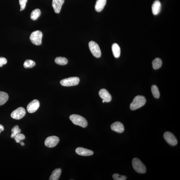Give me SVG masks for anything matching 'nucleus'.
<instances>
[{
	"instance_id": "nucleus-1",
	"label": "nucleus",
	"mask_w": 180,
	"mask_h": 180,
	"mask_svg": "<svg viewBox=\"0 0 180 180\" xmlns=\"http://www.w3.org/2000/svg\"><path fill=\"white\" fill-rule=\"evenodd\" d=\"M146 102V99L144 96H137L130 104V109L134 110L142 107L145 105Z\"/></svg>"
},
{
	"instance_id": "nucleus-2",
	"label": "nucleus",
	"mask_w": 180,
	"mask_h": 180,
	"mask_svg": "<svg viewBox=\"0 0 180 180\" xmlns=\"http://www.w3.org/2000/svg\"><path fill=\"white\" fill-rule=\"evenodd\" d=\"M69 119L73 124L85 128L87 126V121L85 118L77 114H72L69 117Z\"/></svg>"
},
{
	"instance_id": "nucleus-3",
	"label": "nucleus",
	"mask_w": 180,
	"mask_h": 180,
	"mask_svg": "<svg viewBox=\"0 0 180 180\" xmlns=\"http://www.w3.org/2000/svg\"><path fill=\"white\" fill-rule=\"evenodd\" d=\"M132 167L136 172L140 173H144L146 171V168L140 159L134 158L132 161Z\"/></svg>"
},
{
	"instance_id": "nucleus-4",
	"label": "nucleus",
	"mask_w": 180,
	"mask_h": 180,
	"mask_svg": "<svg viewBox=\"0 0 180 180\" xmlns=\"http://www.w3.org/2000/svg\"><path fill=\"white\" fill-rule=\"evenodd\" d=\"M42 34L40 30L35 31L31 34L30 39L33 44L40 46L42 43Z\"/></svg>"
},
{
	"instance_id": "nucleus-5",
	"label": "nucleus",
	"mask_w": 180,
	"mask_h": 180,
	"mask_svg": "<svg viewBox=\"0 0 180 180\" xmlns=\"http://www.w3.org/2000/svg\"><path fill=\"white\" fill-rule=\"evenodd\" d=\"M79 81V77H71L62 80L60 81V83L63 86H74L78 85Z\"/></svg>"
},
{
	"instance_id": "nucleus-6",
	"label": "nucleus",
	"mask_w": 180,
	"mask_h": 180,
	"mask_svg": "<svg viewBox=\"0 0 180 180\" xmlns=\"http://www.w3.org/2000/svg\"><path fill=\"white\" fill-rule=\"evenodd\" d=\"M89 45L90 50L93 56L97 58L101 57V52L99 45L93 41L89 42Z\"/></svg>"
},
{
	"instance_id": "nucleus-7",
	"label": "nucleus",
	"mask_w": 180,
	"mask_h": 180,
	"mask_svg": "<svg viewBox=\"0 0 180 180\" xmlns=\"http://www.w3.org/2000/svg\"><path fill=\"white\" fill-rule=\"evenodd\" d=\"M60 142V139L56 136L48 137L45 141V146L49 148H52L56 146Z\"/></svg>"
},
{
	"instance_id": "nucleus-8",
	"label": "nucleus",
	"mask_w": 180,
	"mask_h": 180,
	"mask_svg": "<svg viewBox=\"0 0 180 180\" xmlns=\"http://www.w3.org/2000/svg\"><path fill=\"white\" fill-rule=\"evenodd\" d=\"M25 109L22 107H19L12 112L11 116L14 119L19 120L21 119L26 115Z\"/></svg>"
},
{
	"instance_id": "nucleus-9",
	"label": "nucleus",
	"mask_w": 180,
	"mask_h": 180,
	"mask_svg": "<svg viewBox=\"0 0 180 180\" xmlns=\"http://www.w3.org/2000/svg\"><path fill=\"white\" fill-rule=\"evenodd\" d=\"M164 138L166 142L171 146H175L177 144V141L176 138L173 134L167 132L164 134Z\"/></svg>"
},
{
	"instance_id": "nucleus-10",
	"label": "nucleus",
	"mask_w": 180,
	"mask_h": 180,
	"mask_svg": "<svg viewBox=\"0 0 180 180\" xmlns=\"http://www.w3.org/2000/svg\"><path fill=\"white\" fill-rule=\"evenodd\" d=\"M40 102L38 100L34 99L28 105L27 109L30 113H34L40 107Z\"/></svg>"
},
{
	"instance_id": "nucleus-11",
	"label": "nucleus",
	"mask_w": 180,
	"mask_h": 180,
	"mask_svg": "<svg viewBox=\"0 0 180 180\" xmlns=\"http://www.w3.org/2000/svg\"><path fill=\"white\" fill-rule=\"evenodd\" d=\"M99 95L103 99V103H108L111 101L112 97L108 92L105 89H101L99 91Z\"/></svg>"
},
{
	"instance_id": "nucleus-12",
	"label": "nucleus",
	"mask_w": 180,
	"mask_h": 180,
	"mask_svg": "<svg viewBox=\"0 0 180 180\" xmlns=\"http://www.w3.org/2000/svg\"><path fill=\"white\" fill-rule=\"evenodd\" d=\"M75 152L78 154L83 156H89L93 155V152L89 149L79 147L75 150Z\"/></svg>"
},
{
	"instance_id": "nucleus-13",
	"label": "nucleus",
	"mask_w": 180,
	"mask_h": 180,
	"mask_svg": "<svg viewBox=\"0 0 180 180\" xmlns=\"http://www.w3.org/2000/svg\"><path fill=\"white\" fill-rule=\"evenodd\" d=\"M64 1V0H53L52 6L55 13H60Z\"/></svg>"
},
{
	"instance_id": "nucleus-14",
	"label": "nucleus",
	"mask_w": 180,
	"mask_h": 180,
	"mask_svg": "<svg viewBox=\"0 0 180 180\" xmlns=\"http://www.w3.org/2000/svg\"><path fill=\"white\" fill-rule=\"evenodd\" d=\"M111 128L112 130L119 133H122L124 130L123 124L120 122H114L111 125Z\"/></svg>"
},
{
	"instance_id": "nucleus-15",
	"label": "nucleus",
	"mask_w": 180,
	"mask_h": 180,
	"mask_svg": "<svg viewBox=\"0 0 180 180\" xmlns=\"http://www.w3.org/2000/svg\"><path fill=\"white\" fill-rule=\"evenodd\" d=\"M161 4L158 0H156L154 2L152 6V11L153 15H158L161 11Z\"/></svg>"
},
{
	"instance_id": "nucleus-16",
	"label": "nucleus",
	"mask_w": 180,
	"mask_h": 180,
	"mask_svg": "<svg viewBox=\"0 0 180 180\" xmlns=\"http://www.w3.org/2000/svg\"><path fill=\"white\" fill-rule=\"evenodd\" d=\"M106 3V0H97L95 5L96 11L100 12L103 9Z\"/></svg>"
},
{
	"instance_id": "nucleus-17",
	"label": "nucleus",
	"mask_w": 180,
	"mask_h": 180,
	"mask_svg": "<svg viewBox=\"0 0 180 180\" xmlns=\"http://www.w3.org/2000/svg\"><path fill=\"white\" fill-rule=\"evenodd\" d=\"M112 50L114 56L115 58H119L120 55V48L119 45L114 43L112 45Z\"/></svg>"
},
{
	"instance_id": "nucleus-18",
	"label": "nucleus",
	"mask_w": 180,
	"mask_h": 180,
	"mask_svg": "<svg viewBox=\"0 0 180 180\" xmlns=\"http://www.w3.org/2000/svg\"><path fill=\"white\" fill-rule=\"evenodd\" d=\"M61 169H56L52 172L49 180H58L61 175Z\"/></svg>"
},
{
	"instance_id": "nucleus-19",
	"label": "nucleus",
	"mask_w": 180,
	"mask_h": 180,
	"mask_svg": "<svg viewBox=\"0 0 180 180\" xmlns=\"http://www.w3.org/2000/svg\"><path fill=\"white\" fill-rule=\"evenodd\" d=\"M9 99V95L5 92L0 91V106L5 104Z\"/></svg>"
},
{
	"instance_id": "nucleus-20",
	"label": "nucleus",
	"mask_w": 180,
	"mask_h": 180,
	"mask_svg": "<svg viewBox=\"0 0 180 180\" xmlns=\"http://www.w3.org/2000/svg\"><path fill=\"white\" fill-rule=\"evenodd\" d=\"M152 65L153 69H159L162 66V61L160 58H156L153 61Z\"/></svg>"
},
{
	"instance_id": "nucleus-21",
	"label": "nucleus",
	"mask_w": 180,
	"mask_h": 180,
	"mask_svg": "<svg viewBox=\"0 0 180 180\" xmlns=\"http://www.w3.org/2000/svg\"><path fill=\"white\" fill-rule=\"evenodd\" d=\"M41 12L39 9H36L32 11L30 15V18L32 20H35L38 19L41 15Z\"/></svg>"
},
{
	"instance_id": "nucleus-22",
	"label": "nucleus",
	"mask_w": 180,
	"mask_h": 180,
	"mask_svg": "<svg viewBox=\"0 0 180 180\" xmlns=\"http://www.w3.org/2000/svg\"><path fill=\"white\" fill-rule=\"evenodd\" d=\"M55 62L56 64L60 65H65L68 63V60L64 57H57L55 60Z\"/></svg>"
},
{
	"instance_id": "nucleus-23",
	"label": "nucleus",
	"mask_w": 180,
	"mask_h": 180,
	"mask_svg": "<svg viewBox=\"0 0 180 180\" xmlns=\"http://www.w3.org/2000/svg\"><path fill=\"white\" fill-rule=\"evenodd\" d=\"M151 90L153 97L156 99H159L160 97V93L158 87L156 85H153L151 87Z\"/></svg>"
},
{
	"instance_id": "nucleus-24",
	"label": "nucleus",
	"mask_w": 180,
	"mask_h": 180,
	"mask_svg": "<svg viewBox=\"0 0 180 180\" xmlns=\"http://www.w3.org/2000/svg\"><path fill=\"white\" fill-rule=\"evenodd\" d=\"M21 130L20 129L18 126H16L13 127L11 130L12 134L11 135V138H14L18 134L21 132Z\"/></svg>"
},
{
	"instance_id": "nucleus-25",
	"label": "nucleus",
	"mask_w": 180,
	"mask_h": 180,
	"mask_svg": "<svg viewBox=\"0 0 180 180\" xmlns=\"http://www.w3.org/2000/svg\"><path fill=\"white\" fill-rule=\"evenodd\" d=\"M34 61L32 60H27L24 62V66L25 68H31L35 65Z\"/></svg>"
},
{
	"instance_id": "nucleus-26",
	"label": "nucleus",
	"mask_w": 180,
	"mask_h": 180,
	"mask_svg": "<svg viewBox=\"0 0 180 180\" xmlns=\"http://www.w3.org/2000/svg\"><path fill=\"white\" fill-rule=\"evenodd\" d=\"M112 178L115 180H126L127 178L126 176L120 175L118 174H114L112 175Z\"/></svg>"
},
{
	"instance_id": "nucleus-27",
	"label": "nucleus",
	"mask_w": 180,
	"mask_h": 180,
	"mask_svg": "<svg viewBox=\"0 0 180 180\" xmlns=\"http://www.w3.org/2000/svg\"><path fill=\"white\" fill-rule=\"evenodd\" d=\"M25 138V136L23 134H19L15 137L14 139L15 140L16 142L20 143L21 141L24 140Z\"/></svg>"
},
{
	"instance_id": "nucleus-28",
	"label": "nucleus",
	"mask_w": 180,
	"mask_h": 180,
	"mask_svg": "<svg viewBox=\"0 0 180 180\" xmlns=\"http://www.w3.org/2000/svg\"><path fill=\"white\" fill-rule=\"evenodd\" d=\"M27 1L28 0H19V3L20 6V11H22L25 9Z\"/></svg>"
},
{
	"instance_id": "nucleus-29",
	"label": "nucleus",
	"mask_w": 180,
	"mask_h": 180,
	"mask_svg": "<svg viewBox=\"0 0 180 180\" xmlns=\"http://www.w3.org/2000/svg\"><path fill=\"white\" fill-rule=\"evenodd\" d=\"M7 62V60L5 58L1 57L0 58V67L3 66V65L5 64Z\"/></svg>"
},
{
	"instance_id": "nucleus-30",
	"label": "nucleus",
	"mask_w": 180,
	"mask_h": 180,
	"mask_svg": "<svg viewBox=\"0 0 180 180\" xmlns=\"http://www.w3.org/2000/svg\"><path fill=\"white\" fill-rule=\"evenodd\" d=\"M4 130V128L3 126L0 124V134Z\"/></svg>"
},
{
	"instance_id": "nucleus-31",
	"label": "nucleus",
	"mask_w": 180,
	"mask_h": 180,
	"mask_svg": "<svg viewBox=\"0 0 180 180\" xmlns=\"http://www.w3.org/2000/svg\"><path fill=\"white\" fill-rule=\"evenodd\" d=\"M20 144H21V146H24V142H20Z\"/></svg>"
}]
</instances>
